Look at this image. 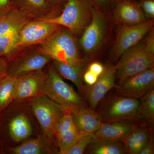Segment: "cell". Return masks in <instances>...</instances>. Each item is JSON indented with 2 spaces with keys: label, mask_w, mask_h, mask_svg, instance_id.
Instances as JSON below:
<instances>
[{
  "label": "cell",
  "mask_w": 154,
  "mask_h": 154,
  "mask_svg": "<svg viewBox=\"0 0 154 154\" xmlns=\"http://www.w3.org/2000/svg\"><path fill=\"white\" fill-rule=\"evenodd\" d=\"M154 88V67L128 77L114 88L116 94L137 99Z\"/></svg>",
  "instance_id": "9"
},
{
  "label": "cell",
  "mask_w": 154,
  "mask_h": 154,
  "mask_svg": "<svg viewBox=\"0 0 154 154\" xmlns=\"http://www.w3.org/2000/svg\"><path fill=\"white\" fill-rule=\"evenodd\" d=\"M145 124V122L137 121L102 122L94 134L96 139L122 142L137 127Z\"/></svg>",
  "instance_id": "15"
},
{
  "label": "cell",
  "mask_w": 154,
  "mask_h": 154,
  "mask_svg": "<svg viewBox=\"0 0 154 154\" xmlns=\"http://www.w3.org/2000/svg\"><path fill=\"white\" fill-rule=\"evenodd\" d=\"M115 66L108 65L96 82L92 86H84L81 94L90 108L96 110L107 93L116 85Z\"/></svg>",
  "instance_id": "11"
},
{
  "label": "cell",
  "mask_w": 154,
  "mask_h": 154,
  "mask_svg": "<svg viewBox=\"0 0 154 154\" xmlns=\"http://www.w3.org/2000/svg\"><path fill=\"white\" fill-rule=\"evenodd\" d=\"M56 141L43 133L26 140L19 146L5 149L2 154H59Z\"/></svg>",
  "instance_id": "14"
},
{
  "label": "cell",
  "mask_w": 154,
  "mask_h": 154,
  "mask_svg": "<svg viewBox=\"0 0 154 154\" xmlns=\"http://www.w3.org/2000/svg\"><path fill=\"white\" fill-rule=\"evenodd\" d=\"M17 78L7 74L0 79V112L15 101Z\"/></svg>",
  "instance_id": "24"
},
{
  "label": "cell",
  "mask_w": 154,
  "mask_h": 154,
  "mask_svg": "<svg viewBox=\"0 0 154 154\" xmlns=\"http://www.w3.org/2000/svg\"><path fill=\"white\" fill-rule=\"evenodd\" d=\"M154 22L149 20L137 25H125L119 29L114 50L113 60H117L127 50L142 40L152 30Z\"/></svg>",
  "instance_id": "10"
},
{
  "label": "cell",
  "mask_w": 154,
  "mask_h": 154,
  "mask_svg": "<svg viewBox=\"0 0 154 154\" xmlns=\"http://www.w3.org/2000/svg\"><path fill=\"white\" fill-rule=\"evenodd\" d=\"M50 3H54L55 4H60L61 3L63 2L66 0H48Z\"/></svg>",
  "instance_id": "36"
},
{
  "label": "cell",
  "mask_w": 154,
  "mask_h": 154,
  "mask_svg": "<svg viewBox=\"0 0 154 154\" xmlns=\"http://www.w3.org/2000/svg\"><path fill=\"white\" fill-rule=\"evenodd\" d=\"M58 25L48 21L29 22L19 32V39L13 49L33 45L42 43L56 31Z\"/></svg>",
  "instance_id": "13"
},
{
  "label": "cell",
  "mask_w": 154,
  "mask_h": 154,
  "mask_svg": "<svg viewBox=\"0 0 154 154\" xmlns=\"http://www.w3.org/2000/svg\"><path fill=\"white\" fill-rule=\"evenodd\" d=\"M90 154H127L122 142L96 139L89 145L85 152Z\"/></svg>",
  "instance_id": "23"
},
{
  "label": "cell",
  "mask_w": 154,
  "mask_h": 154,
  "mask_svg": "<svg viewBox=\"0 0 154 154\" xmlns=\"http://www.w3.org/2000/svg\"><path fill=\"white\" fill-rule=\"evenodd\" d=\"M154 154V132H152L149 138L146 143L145 145L142 149L139 154Z\"/></svg>",
  "instance_id": "30"
},
{
  "label": "cell",
  "mask_w": 154,
  "mask_h": 154,
  "mask_svg": "<svg viewBox=\"0 0 154 154\" xmlns=\"http://www.w3.org/2000/svg\"><path fill=\"white\" fill-rule=\"evenodd\" d=\"M91 2L94 3L95 5L102 7H107L112 5L115 2H119L118 0H89Z\"/></svg>",
  "instance_id": "33"
},
{
  "label": "cell",
  "mask_w": 154,
  "mask_h": 154,
  "mask_svg": "<svg viewBox=\"0 0 154 154\" xmlns=\"http://www.w3.org/2000/svg\"><path fill=\"white\" fill-rule=\"evenodd\" d=\"M52 59L42 49L28 51L7 61V74L18 78L45 69Z\"/></svg>",
  "instance_id": "8"
},
{
  "label": "cell",
  "mask_w": 154,
  "mask_h": 154,
  "mask_svg": "<svg viewBox=\"0 0 154 154\" xmlns=\"http://www.w3.org/2000/svg\"><path fill=\"white\" fill-rule=\"evenodd\" d=\"M99 77L97 75L88 70L84 73L83 81L88 86H92L96 82Z\"/></svg>",
  "instance_id": "31"
},
{
  "label": "cell",
  "mask_w": 154,
  "mask_h": 154,
  "mask_svg": "<svg viewBox=\"0 0 154 154\" xmlns=\"http://www.w3.org/2000/svg\"><path fill=\"white\" fill-rule=\"evenodd\" d=\"M96 139L94 134L82 133L79 137L63 154H82L88 146Z\"/></svg>",
  "instance_id": "28"
},
{
  "label": "cell",
  "mask_w": 154,
  "mask_h": 154,
  "mask_svg": "<svg viewBox=\"0 0 154 154\" xmlns=\"http://www.w3.org/2000/svg\"><path fill=\"white\" fill-rule=\"evenodd\" d=\"M88 12V5L85 0H66L60 16L46 19L53 24L66 27L74 34H78L86 27Z\"/></svg>",
  "instance_id": "7"
},
{
  "label": "cell",
  "mask_w": 154,
  "mask_h": 154,
  "mask_svg": "<svg viewBox=\"0 0 154 154\" xmlns=\"http://www.w3.org/2000/svg\"><path fill=\"white\" fill-rule=\"evenodd\" d=\"M141 5L144 11L149 17L153 18L154 16V0H142Z\"/></svg>",
  "instance_id": "29"
},
{
  "label": "cell",
  "mask_w": 154,
  "mask_h": 154,
  "mask_svg": "<svg viewBox=\"0 0 154 154\" xmlns=\"http://www.w3.org/2000/svg\"><path fill=\"white\" fill-rule=\"evenodd\" d=\"M116 17L121 22L134 25L144 22V17L139 5L130 0H120L117 4Z\"/></svg>",
  "instance_id": "21"
},
{
  "label": "cell",
  "mask_w": 154,
  "mask_h": 154,
  "mask_svg": "<svg viewBox=\"0 0 154 154\" xmlns=\"http://www.w3.org/2000/svg\"><path fill=\"white\" fill-rule=\"evenodd\" d=\"M8 62L5 58L0 57V79L7 74Z\"/></svg>",
  "instance_id": "34"
},
{
  "label": "cell",
  "mask_w": 154,
  "mask_h": 154,
  "mask_svg": "<svg viewBox=\"0 0 154 154\" xmlns=\"http://www.w3.org/2000/svg\"><path fill=\"white\" fill-rule=\"evenodd\" d=\"M139 104L138 99L115 94L102 99L97 111L101 116L102 122H145L138 113Z\"/></svg>",
  "instance_id": "3"
},
{
  "label": "cell",
  "mask_w": 154,
  "mask_h": 154,
  "mask_svg": "<svg viewBox=\"0 0 154 154\" xmlns=\"http://www.w3.org/2000/svg\"><path fill=\"white\" fill-rule=\"evenodd\" d=\"M105 19L97 12L93 13L92 21L86 27L80 39V43L85 52L95 51L102 41L105 29Z\"/></svg>",
  "instance_id": "18"
},
{
  "label": "cell",
  "mask_w": 154,
  "mask_h": 154,
  "mask_svg": "<svg viewBox=\"0 0 154 154\" xmlns=\"http://www.w3.org/2000/svg\"><path fill=\"white\" fill-rule=\"evenodd\" d=\"M21 12H12L0 15V36L20 32L29 22V18Z\"/></svg>",
  "instance_id": "22"
},
{
  "label": "cell",
  "mask_w": 154,
  "mask_h": 154,
  "mask_svg": "<svg viewBox=\"0 0 154 154\" xmlns=\"http://www.w3.org/2000/svg\"><path fill=\"white\" fill-rule=\"evenodd\" d=\"M19 32H13L0 36V57L7 61L11 58V53L19 39Z\"/></svg>",
  "instance_id": "26"
},
{
  "label": "cell",
  "mask_w": 154,
  "mask_h": 154,
  "mask_svg": "<svg viewBox=\"0 0 154 154\" xmlns=\"http://www.w3.org/2000/svg\"><path fill=\"white\" fill-rule=\"evenodd\" d=\"M10 3L11 0H0V12L8 8Z\"/></svg>",
  "instance_id": "35"
},
{
  "label": "cell",
  "mask_w": 154,
  "mask_h": 154,
  "mask_svg": "<svg viewBox=\"0 0 154 154\" xmlns=\"http://www.w3.org/2000/svg\"><path fill=\"white\" fill-rule=\"evenodd\" d=\"M26 103L42 133L57 142V129L65 108L44 95L36 96Z\"/></svg>",
  "instance_id": "4"
},
{
  "label": "cell",
  "mask_w": 154,
  "mask_h": 154,
  "mask_svg": "<svg viewBox=\"0 0 154 154\" xmlns=\"http://www.w3.org/2000/svg\"><path fill=\"white\" fill-rule=\"evenodd\" d=\"M42 132L26 102L14 101L0 112V148L14 147Z\"/></svg>",
  "instance_id": "1"
},
{
  "label": "cell",
  "mask_w": 154,
  "mask_h": 154,
  "mask_svg": "<svg viewBox=\"0 0 154 154\" xmlns=\"http://www.w3.org/2000/svg\"><path fill=\"white\" fill-rule=\"evenodd\" d=\"M43 95L65 109L75 106H88L81 94L61 77L53 64L48 65Z\"/></svg>",
  "instance_id": "5"
},
{
  "label": "cell",
  "mask_w": 154,
  "mask_h": 154,
  "mask_svg": "<svg viewBox=\"0 0 154 154\" xmlns=\"http://www.w3.org/2000/svg\"><path fill=\"white\" fill-rule=\"evenodd\" d=\"M153 128L147 124L137 127L122 141L127 154H139L149 138Z\"/></svg>",
  "instance_id": "20"
},
{
  "label": "cell",
  "mask_w": 154,
  "mask_h": 154,
  "mask_svg": "<svg viewBox=\"0 0 154 154\" xmlns=\"http://www.w3.org/2000/svg\"><path fill=\"white\" fill-rule=\"evenodd\" d=\"M70 111L74 122L82 133L94 134L102 123L99 113L89 106H73Z\"/></svg>",
  "instance_id": "17"
},
{
  "label": "cell",
  "mask_w": 154,
  "mask_h": 154,
  "mask_svg": "<svg viewBox=\"0 0 154 154\" xmlns=\"http://www.w3.org/2000/svg\"><path fill=\"white\" fill-rule=\"evenodd\" d=\"M152 30L145 39L127 50L119 58L115 66L118 83L154 67V35Z\"/></svg>",
  "instance_id": "2"
},
{
  "label": "cell",
  "mask_w": 154,
  "mask_h": 154,
  "mask_svg": "<svg viewBox=\"0 0 154 154\" xmlns=\"http://www.w3.org/2000/svg\"><path fill=\"white\" fill-rule=\"evenodd\" d=\"M13 2L22 8L35 12L45 13L50 9L48 0H13Z\"/></svg>",
  "instance_id": "27"
},
{
  "label": "cell",
  "mask_w": 154,
  "mask_h": 154,
  "mask_svg": "<svg viewBox=\"0 0 154 154\" xmlns=\"http://www.w3.org/2000/svg\"><path fill=\"white\" fill-rule=\"evenodd\" d=\"M105 67L100 63L95 62L92 63L88 67V70L98 76L101 75L105 70Z\"/></svg>",
  "instance_id": "32"
},
{
  "label": "cell",
  "mask_w": 154,
  "mask_h": 154,
  "mask_svg": "<svg viewBox=\"0 0 154 154\" xmlns=\"http://www.w3.org/2000/svg\"><path fill=\"white\" fill-rule=\"evenodd\" d=\"M82 134L73 120L70 109H65L56 131L59 154H63Z\"/></svg>",
  "instance_id": "16"
},
{
  "label": "cell",
  "mask_w": 154,
  "mask_h": 154,
  "mask_svg": "<svg viewBox=\"0 0 154 154\" xmlns=\"http://www.w3.org/2000/svg\"><path fill=\"white\" fill-rule=\"evenodd\" d=\"M53 64L60 75L74 84L81 95L85 86L83 83L86 67L85 61L82 60L75 63H66L53 60Z\"/></svg>",
  "instance_id": "19"
},
{
  "label": "cell",
  "mask_w": 154,
  "mask_h": 154,
  "mask_svg": "<svg viewBox=\"0 0 154 154\" xmlns=\"http://www.w3.org/2000/svg\"><path fill=\"white\" fill-rule=\"evenodd\" d=\"M138 113L148 126L154 125V88L139 99Z\"/></svg>",
  "instance_id": "25"
},
{
  "label": "cell",
  "mask_w": 154,
  "mask_h": 154,
  "mask_svg": "<svg viewBox=\"0 0 154 154\" xmlns=\"http://www.w3.org/2000/svg\"><path fill=\"white\" fill-rule=\"evenodd\" d=\"M47 76L44 69L17 78L15 101L27 102L36 96L43 95Z\"/></svg>",
  "instance_id": "12"
},
{
  "label": "cell",
  "mask_w": 154,
  "mask_h": 154,
  "mask_svg": "<svg viewBox=\"0 0 154 154\" xmlns=\"http://www.w3.org/2000/svg\"><path fill=\"white\" fill-rule=\"evenodd\" d=\"M42 44V49L52 61L72 63L82 60L75 40L66 30H57Z\"/></svg>",
  "instance_id": "6"
},
{
  "label": "cell",
  "mask_w": 154,
  "mask_h": 154,
  "mask_svg": "<svg viewBox=\"0 0 154 154\" xmlns=\"http://www.w3.org/2000/svg\"><path fill=\"white\" fill-rule=\"evenodd\" d=\"M0 154H2V149H1V148H0Z\"/></svg>",
  "instance_id": "37"
}]
</instances>
